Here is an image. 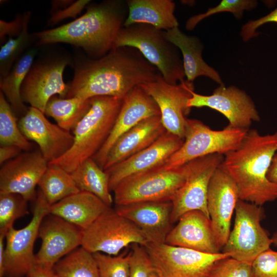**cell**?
<instances>
[{
	"label": "cell",
	"mask_w": 277,
	"mask_h": 277,
	"mask_svg": "<svg viewBox=\"0 0 277 277\" xmlns=\"http://www.w3.org/2000/svg\"><path fill=\"white\" fill-rule=\"evenodd\" d=\"M160 74L136 49H112L104 56L78 62L66 98L99 96L124 97L133 88L155 80Z\"/></svg>",
	"instance_id": "6da1fadb"
},
{
	"label": "cell",
	"mask_w": 277,
	"mask_h": 277,
	"mask_svg": "<svg viewBox=\"0 0 277 277\" xmlns=\"http://www.w3.org/2000/svg\"><path fill=\"white\" fill-rule=\"evenodd\" d=\"M128 15L126 1L108 0L88 5L81 17L60 27L33 34L36 45L64 43L100 58L113 49Z\"/></svg>",
	"instance_id": "7a4b0ae2"
},
{
	"label": "cell",
	"mask_w": 277,
	"mask_h": 277,
	"mask_svg": "<svg viewBox=\"0 0 277 277\" xmlns=\"http://www.w3.org/2000/svg\"><path fill=\"white\" fill-rule=\"evenodd\" d=\"M277 152V131L262 135L249 129L239 146L224 155L220 167L236 184L240 199L262 206L277 199V185L267 173Z\"/></svg>",
	"instance_id": "3957f363"
},
{
	"label": "cell",
	"mask_w": 277,
	"mask_h": 277,
	"mask_svg": "<svg viewBox=\"0 0 277 277\" xmlns=\"http://www.w3.org/2000/svg\"><path fill=\"white\" fill-rule=\"evenodd\" d=\"M123 98L108 96L91 98L89 110L72 130L74 141L61 157L49 163L72 172L99 151L109 137Z\"/></svg>",
	"instance_id": "277c9868"
},
{
	"label": "cell",
	"mask_w": 277,
	"mask_h": 277,
	"mask_svg": "<svg viewBox=\"0 0 277 277\" xmlns=\"http://www.w3.org/2000/svg\"><path fill=\"white\" fill-rule=\"evenodd\" d=\"M122 47L137 50L168 84L176 85L185 80L180 51L167 39L165 31L145 24L124 26L113 48Z\"/></svg>",
	"instance_id": "5b68a950"
},
{
	"label": "cell",
	"mask_w": 277,
	"mask_h": 277,
	"mask_svg": "<svg viewBox=\"0 0 277 277\" xmlns=\"http://www.w3.org/2000/svg\"><path fill=\"white\" fill-rule=\"evenodd\" d=\"M203 157L174 169L159 167L125 179L113 190L115 205L144 202H171Z\"/></svg>",
	"instance_id": "8992f818"
},
{
	"label": "cell",
	"mask_w": 277,
	"mask_h": 277,
	"mask_svg": "<svg viewBox=\"0 0 277 277\" xmlns=\"http://www.w3.org/2000/svg\"><path fill=\"white\" fill-rule=\"evenodd\" d=\"M247 131L227 127L215 130L200 120L187 118L182 145L160 167L174 169L209 155H224L239 146Z\"/></svg>",
	"instance_id": "52a82bcc"
},
{
	"label": "cell",
	"mask_w": 277,
	"mask_h": 277,
	"mask_svg": "<svg viewBox=\"0 0 277 277\" xmlns=\"http://www.w3.org/2000/svg\"><path fill=\"white\" fill-rule=\"evenodd\" d=\"M148 236L134 224L110 208L82 231L81 246L94 253L117 255L135 244L146 246Z\"/></svg>",
	"instance_id": "ba28073f"
},
{
	"label": "cell",
	"mask_w": 277,
	"mask_h": 277,
	"mask_svg": "<svg viewBox=\"0 0 277 277\" xmlns=\"http://www.w3.org/2000/svg\"><path fill=\"white\" fill-rule=\"evenodd\" d=\"M261 206L240 199L238 201L234 226L222 252L251 264L260 254L270 248L271 239L261 225L264 216Z\"/></svg>",
	"instance_id": "9c48e42d"
},
{
	"label": "cell",
	"mask_w": 277,
	"mask_h": 277,
	"mask_svg": "<svg viewBox=\"0 0 277 277\" xmlns=\"http://www.w3.org/2000/svg\"><path fill=\"white\" fill-rule=\"evenodd\" d=\"M34 201L33 216L30 222L21 229L11 227L6 233L4 276H27L37 265L33 252L34 245L42 221L50 214L51 205L40 190Z\"/></svg>",
	"instance_id": "30bf717a"
},
{
	"label": "cell",
	"mask_w": 277,
	"mask_h": 277,
	"mask_svg": "<svg viewBox=\"0 0 277 277\" xmlns=\"http://www.w3.org/2000/svg\"><path fill=\"white\" fill-rule=\"evenodd\" d=\"M145 248L159 277H209L217 261L230 257L226 253H204L165 243H150Z\"/></svg>",
	"instance_id": "8fae6325"
},
{
	"label": "cell",
	"mask_w": 277,
	"mask_h": 277,
	"mask_svg": "<svg viewBox=\"0 0 277 277\" xmlns=\"http://www.w3.org/2000/svg\"><path fill=\"white\" fill-rule=\"evenodd\" d=\"M187 106L207 107L219 111L228 121L227 127L248 130L253 122H259L261 117L251 97L244 90L234 86L219 85L212 94L202 95L193 91Z\"/></svg>",
	"instance_id": "7c38bea8"
},
{
	"label": "cell",
	"mask_w": 277,
	"mask_h": 277,
	"mask_svg": "<svg viewBox=\"0 0 277 277\" xmlns=\"http://www.w3.org/2000/svg\"><path fill=\"white\" fill-rule=\"evenodd\" d=\"M70 63L68 57H57L33 64L21 89L24 103L44 113L46 105L54 95L66 97L69 84L64 82L63 74Z\"/></svg>",
	"instance_id": "4fadbf2b"
},
{
	"label": "cell",
	"mask_w": 277,
	"mask_h": 277,
	"mask_svg": "<svg viewBox=\"0 0 277 277\" xmlns=\"http://www.w3.org/2000/svg\"><path fill=\"white\" fill-rule=\"evenodd\" d=\"M156 103L166 130L184 139L187 106L194 91L193 83L186 80L176 85L167 83L160 75L155 80L139 85Z\"/></svg>",
	"instance_id": "5bb4252c"
},
{
	"label": "cell",
	"mask_w": 277,
	"mask_h": 277,
	"mask_svg": "<svg viewBox=\"0 0 277 277\" xmlns=\"http://www.w3.org/2000/svg\"><path fill=\"white\" fill-rule=\"evenodd\" d=\"M48 164L39 150L23 151L1 167L0 193H16L28 202L34 200L36 187Z\"/></svg>",
	"instance_id": "9a60e30c"
},
{
	"label": "cell",
	"mask_w": 277,
	"mask_h": 277,
	"mask_svg": "<svg viewBox=\"0 0 277 277\" xmlns=\"http://www.w3.org/2000/svg\"><path fill=\"white\" fill-rule=\"evenodd\" d=\"M239 200L236 184L219 166L209 184L207 209L215 239L220 249L228 240L232 216Z\"/></svg>",
	"instance_id": "2e32d148"
},
{
	"label": "cell",
	"mask_w": 277,
	"mask_h": 277,
	"mask_svg": "<svg viewBox=\"0 0 277 277\" xmlns=\"http://www.w3.org/2000/svg\"><path fill=\"white\" fill-rule=\"evenodd\" d=\"M223 158L224 155L219 154H211L202 158L200 164L190 173L171 201L172 224L177 223L185 213L193 210L202 211L209 217L207 209L209 184Z\"/></svg>",
	"instance_id": "e0dca14e"
},
{
	"label": "cell",
	"mask_w": 277,
	"mask_h": 277,
	"mask_svg": "<svg viewBox=\"0 0 277 277\" xmlns=\"http://www.w3.org/2000/svg\"><path fill=\"white\" fill-rule=\"evenodd\" d=\"M82 230L62 218L49 214L38 232L41 246L35 254L37 265L52 269L61 259L82 245Z\"/></svg>",
	"instance_id": "ac0fdd59"
},
{
	"label": "cell",
	"mask_w": 277,
	"mask_h": 277,
	"mask_svg": "<svg viewBox=\"0 0 277 277\" xmlns=\"http://www.w3.org/2000/svg\"><path fill=\"white\" fill-rule=\"evenodd\" d=\"M18 125L26 138L38 145L48 163L63 156L73 143V133L52 123L43 112L32 107L20 117Z\"/></svg>",
	"instance_id": "d6986e66"
},
{
	"label": "cell",
	"mask_w": 277,
	"mask_h": 277,
	"mask_svg": "<svg viewBox=\"0 0 277 277\" xmlns=\"http://www.w3.org/2000/svg\"><path fill=\"white\" fill-rule=\"evenodd\" d=\"M184 140L167 131L149 146L105 170L113 191L122 181L161 167L182 145Z\"/></svg>",
	"instance_id": "ffe728a7"
},
{
	"label": "cell",
	"mask_w": 277,
	"mask_h": 277,
	"mask_svg": "<svg viewBox=\"0 0 277 277\" xmlns=\"http://www.w3.org/2000/svg\"><path fill=\"white\" fill-rule=\"evenodd\" d=\"M157 115L160 111L155 102L140 86L135 87L124 97L109 137L92 159L103 169L107 154L118 138L144 120Z\"/></svg>",
	"instance_id": "44dd1931"
},
{
	"label": "cell",
	"mask_w": 277,
	"mask_h": 277,
	"mask_svg": "<svg viewBox=\"0 0 277 277\" xmlns=\"http://www.w3.org/2000/svg\"><path fill=\"white\" fill-rule=\"evenodd\" d=\"M164 243L210 254L220 253V250L210 218L199 210L183 214L170 230Z\"/></svg>",
	"instance_id": "7402d4cb"
},
{
	"label": "cell",
	"mask_w": 277,
	"mask_h": 277,
	"mask_svg": "<svg viewBox=\"0 0 277 277\" xmlns=\"http://www.w3.org/2000/svg\"><path fill=\"white\" fill-rule=\"evenodd\" d=\"M116 212L130 221L150 239L164 243L171 229V202H144L116 206Z\"/></svg>",
	"instance_id": "603a6c76"
},
{
	"label": "cell",
	"mask_w": 277,
	"mask_h": 277,
	"mask_svg": "<svg viewBox=\"0 0 277 277\" xmlns=\"http://www.w3.org/2000/svg\"><path fill=\"white\" fill-rule=\"evenodd\" d=\"M166 131L160 115L144 120L115 142L106 158V170L149 146Z\"/></svg>",
	"instance_id": "cb8c5ba5"
},
{
	"label": "cell",
	"mask_w": 277,
	"mask_h": 277,
	"mask_svg": "<svg viewBox=\"0 0 277 277\" xmlns=\"http://www.w3.org/2000/svg\"><path fill=\"white\" fill-rule=\"evenodd\" d=\"M110 208L95 195L80 191L51 205L50 214L62 218L83 231Z\"/></svg>",
	"instance_id": "d4e9b609"
},
{
	"label": "cell",
	"mask_w": 277,
	"mask_h": 277,
	"mask_svg": "<svg viewBox=\"0 0 277 277\" xmlns=\"http://www.w3.org/2000/svg\"><path fill=\"white\" fill-rule=\"evenodd\" d=\"M165 35L180 51L187 81L193 83L195 78L203 76L210 78L219 85L224 84L217 71L203 58L204 47L199 38L187 35L179 27L165 31Z\"/></svg>",
	"instance_id": "484cf974"
},
{
	"label": "cell",
	"mask_w": 277,
	"mask_h": 277,
	"mask_svg": "<svg viewBox=\"0 0 277 277\" xmlns=\"http://www.w3.org/2000/svg\"><path fill=\"white\" fill-rule=\"evenodd\" d=\"M128 15L124 26L145 24L167 31L179 27L171 0H128Z\"/></svg>",
	"instance_id": "4316f807"
},
{
	"label": "cell",
	"mask_w": 277,
	"mask_h": 277,
	"mask_svg": "<svg viewBox=\"0 0 277 277\" xmlns=\"http://www.w3.org/2000/svg\"><path fill=\"white\" fill-rule=\"evenodd\" d=\"M37 50H29L14 64L9 72L1 77L0 88L17 117H21L29 109L22 101L21 89L32 66Z\"/></svg>",
	"instance_id": "83f0119b"
},
{
	"label": "cell",
	"mask_w": 277,
	"mask_h": 277,
	"mask_svg": "<svg viewBox=\"0 0 277 277\" xmlns=\"http://www.w3.org/2000/svg\"><path fill=\"white\" fill-rule=\"evenodd\" d=\"M71 174L81 191L95 195L111 207L114 201L110 193L109 175L92 158L85 161Z\"/></svg>",
	"instance_id": "f1b7e54d"
},
{
	"label": "cell",
	"mask_w": 277,
	"mask_h": 277,
	"mask_svg": "<svg viewBox=\"0 0 277 277\" xmlns=\"http://www.w3.org/2000/svg\"><path fill=\"white\" fill-rule=\"evenodd\" d=\"M90 107L91 98H63L54 95L48 102L44 114L52 117L60 127L70 131L86 114Z\"/></svg>",
	"instance_id": "f546056e"
},
{
	"label": "cell",
	"mask_w": 277,
	"mask_h": 277,
	"mask_svg": "<svg viewBox=\"0 0 277 277\" xmlns=\"http://www.w3.org/2000/svg\"><path fill=\"white\" fill-rule=\"evenodd\" d=\"M38 186L39 190L50 205L81 191L76 185L71 173L51 163L48 164Z\"/></svg>",
	"instance_id": "4dcf8cb0"
},
{
	"label": "cell",
	"mask_w": 277,
	"mask_h": 277,
	"mask_svg": "<svg viewBox=\"0 0 277 277\" xmlns=\"http://www.w3.org/2000/svg\"><path fill=\"white\" fill-rule=\"evenodd\" d=\"M52 270L56 277H101L93 254L81 246L58 261Z\"/></svg>",
	"instance_id": "1f68e13d"
},
{
	"label": "cell",
	"mask_w": 277,
	"mask_h": 277,
	"mask_svg": "<svg viewBox=\"0 0 277 277\" xmlns=\"http://www.w3.org/2000/svg\"><path fill=\"white\" fill-rule=\"evenodd\" d=\"M0 143L1 145H14L23 151L34 149V144L23 134L17 117L3 93L0 92Z\"/></svg>",
	"instance_id": "d6a6232c"
},
{
	"label": "cell",
	"mask_w": 277,
	"mask_h": 277,
	"mask_svg": "<svg viewBox=\"0 0 277 277\" xmlns=\"http://www.w3.org/2000/svg\"><path fill=\"white\" fill-rule=\"evenodd\" d=\"M31 13L23 14V28L20 34L14 38L9 37L0 50V75L2 77L11 70L14 63L21 58L23 52L33 42L35 36L28 32Z\"/></svg>",
	"instance_id": "836d02e7"
},
{
	"label": "cell",
	"mask_w": 277,
	"mask_h": 277,
	"mask_svg": "<svg viewBox=\"0 0 277 277\" xmlns=\"http://www.w3.org/2000/svg\"><path fill=\"white\" fill-rule=\"evenodd\" d=\"M28 201L16 193H0V233L6 235L18 219L29 214Z\"/></svg>",
	"instance_id": "e575fe53"
},
{
	"label": "cell",
	"mask_w": 277,
	"mask_h": 277,
	"mask_svg": "<svg viewBox=\"0 0 277 277\" xmlns=\"http://www.w3.org/2000/svg\"><path fill=\"white\" fill-rule=\"evenodd\" d=\"M258 4V1L255 0H222L217 5L208 8L205 12L190 17L186 22V28L192 30L202 20L219 13L230 12L236 19H240L245 11L254 9Z\"/></svg>",
	"instance_id": "d590c367"
},
{
	"label": "cell",
	"mask_w": 277,
	"mask_h": 277,
	"mask_svg": "<svg viewBox=\"0 0 277 277\" xmlns=\"http://www.w3.org/2000/svg\"><path fill=\"white\" fill-rule=\"evenodd\" d=\"M93 254L101 277H129V253L117 255Z\"/></svg>",
	"instance_id": "8d00e7d4"
},
{
	"label": "cell",
	"mask_w": 277,
	"mask_h": 277,
	"mask_svg": "<svg viewBox=\"0 0 277 277\" xmlns=\"http://www.w3.org/2000/svg\"><path fill=\"white\" fill-rule=\"evenodd\" d=\"M129 277H159L145 246L133 244L129 252Z\"/></svg>",
	"instance_id": "74e56055"
},
{
	"label": "cell",
	"mask_w": 277,
	"mask_h": 277,
	"mask_svg": "<svg viewBox=\"0 0 277 277\" xmlns=\"http://www.w3.org/2000/svg\"><path fill=\"white\" fill-rule=\"evenodd\" d=\"M209 277H255L251 264L231 257L217 261Z\"/></svg>",
	"instance_id": "f35d334b"
},
{
	"label": "cell",
	"mask_w": 277,
	"mask_h": 277,
	"mask_svg": "<svg viewBox=\"0 0 277 277\" xmlns=\"http://www.w3.org/2000/svg\"><path fill=\"white\" fill-rule=\"evenodd\" d=\"M251 265L255 277H277V251L270 248L263 251Z\"/></svg>",
	"instance_id": "ab89813d"
},
{
	"label": "cell",
	"mask_w": 277,
	"mask_h": 277,
	"mask_svg": "<svg viewBox=\"0 0 277 277\" xmlns=\"http://www.w3.org/2000/svg\"><path fill=\"white\" fill-rule=\"evenodd\" d=\"M268 23L277 24V6L268 14L256 19L250 20L241 27L240 36L244 42H248L259 35L257 30Z\"/></svg>",
	"instance_id": "60d3db41"
},
{
	"label": "cell",
	"mask_w": 277,
	"mask_h": 277,
	"mask_svg": "<svg viewBox=\"0 0 277 277\" xmlns=\"http://www.w3.org/2000/svg\"><path fill=\"white\" fill-rule=\"evenodd\" d=\"M90 1L79 0L73 2L65 8L53 12L49 19V24L54 25L69 17L74 18L87 6Z\"/></svg>",
	"instance_id": "b9f144b4"
},
{
	"label": "cell",
	"mask_w": 277,
	"mask_h": 277,
	"mask_svg": "<svg viewBox=\"0 0 277 277\" xmlns=\"http://www.w3.org/2000/svg\"><path fill=\"white\" fill-rule=\"evenodd\" d=\"M23 24V15H18L11 22H5L0 20V38L1 43L3 42L6 35L10 37L17 36L21 32Z\"/></svg>",
	"instance_id": "7bdbcfd3"
},
{
	"label": "cell",
	"mask_w": 277,
	"mask_h": 277,
	"mask_svg": "<svg viewBox=\"0 0 277 277\" xmlns=\"http://www.w3.org/2000/svg\"><path fill=\"white\" fill-rule=\"evenodd\" d=\"M22 151L23 152L20 148L14 145H1L0 164L3 165L18 156Z\"/></svg>",
	"instance_id": "ee69618b"
},
{
	"label": "cell",
	"mask_w": 277,
	"mask_h": 277,
	"mask_svg": "<svg viewBox=\"0 0 277 277\" xmlns=\"http://www.w3.org/2000/svg\"><path fill=\"white\" fill-rule=\"evenodd\" d=\"M27 277H56L52 269L37 265L28 274Z\"/></svg>",
	"instance_id": "f6af8a7d"
},
{
	"label": "cell",
	"mask_w": 277,
	"mask_h": 277,
	"mask_svg": "<svg viewBox=\"0 0 277 277\" xmlns=\"http://www.w3.org/2000/svg\"><path fill=\"white\" fill-rule=\"evenodd\" d=\"M268 180L277 185V152L274 154L267 173Z\"/></svg>",
	"instance_id": "bcb514c9"
},
{
	"label": "cell",
	"mask_w": 277,
	"mask_h": 277,
	"mask_svg": "<svg viewBox=\"0 0 277 277\" xmlns=\"http://www.w3.org/2000/svg\"><path fill=\"white\" fill-rule=\"evenodd\" d=\"M6 235L0 233V277H4V239Z\"/></svg>",
	"instance_id": "7dc6e473"
},
{
	"label": "cell",
	"mask_w": 277,
	"mask_h": 277,
	"mask_svg": "<svg viewBox=\"0 0 277 277\" xmlns=\"http://www.w3.org/2000/svg\"><path fill=\"white\" fill-rule=\"evenodd\" d=\"M272 244L277 247V230L273 233L271 238Z\"/></svg>",
	"instance_id": "c3c4849f"
}]
</instances>
